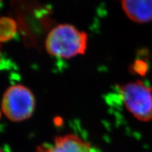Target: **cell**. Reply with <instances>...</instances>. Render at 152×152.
Here are the masks:
<instances>
[{
    "instance_id": "cell-4",
    "label": "cell",
    "mask_w": 152,
    "mask_h": 152,
    "mask_svg": "<svg viewBox=\"0 0 152 152\" xmlns=\"http://www.w3.org/2000/svg\"><path fill=\"white\" fill-rule=\"evenodd\" d=\"M35 152H93L92 146L78 136L68 134L55 137L52 143L39 145Z\"/></svg>"
},
{
    "instance_id": "cell-3",
    "label": "cell",
    "mask_w": 152,
    "mask_h": 152,
    "mask_svg": "<svg viewBox=\"0 0 152 152\" xmlns=\"http://www.w3.org/2000/svg\"><path fill=\"white\" fill-rule=\"evenodd\" d=\"M121 96L126 109L144 122L152 120V89L142 81L127 83L121 87Z\"/></svg>"
},
{
    "instance_id": "cell-2",
    "label": "cell",
    "mask_w": 152,
    "mask_h": 152,
    "mask_svg": "<svg viewBox=\"0 0 152 152\" xmlns=\"http://www.w3.org/2000/svg\"><path fill=\"white\" fill-rule=\"evenodd\" d=\"M35 99L28 87L15 85L7 89L1 101V110L5 116L13 122L26 121L33 115Z\"/></svg>"
},
{
    "instance_id": "cell-5",
    "label": "cell",
    "mask_w": 152,
    "mask_h": 152,
    "mask_svg": "<svg viewBox=\"0 0 152 152\" xmlns=\"http://www.w3.org/2000/svg\"><path fill=\"white\" fill-rule=\"evenodd\" d=\"M122 7L132 21L144 23L152 20V0H122Z\"/></svg>"
},
{
    "instance_id": "cell-7",
    "label": "cell",
    "mask_w": 152,
    "mask_h": 152,
    "mask_svg": "<svg viewBox=\"0 0 152 152\" xmlns=\"http://www.w3.org/2000/svg\"><path fill=\"white\" fill-rule=\"evenodd\" d=\"M0 152H3V151L1 149H0Z\"/></svg>"
},
{
    "instance_id": "cell-8",
    "label": "cell",
    "mask_w": 152,
    "mask_h": 152,
    "mask_svg": "<svg viewBox=\"0 0 152 152\" xmlns=\"http://www.w3.org/2000/svg\"><path fill=\"white\" fill-rule=\"evenodd\" d=\"M1 1V0H0V1Z\"/></svg>"
},
{
    "instance_id": "cell-1",
    "label": "cell",
    "mask_w": 152,
    "mask_h": 152,
    "mask_svg": "<svg viewBox=\"0 0 152 152\" xmlns=\"http://www.w3.org/2000/svg\"><path fill=\"white\" fill-rule=\"evenodd\" d=\"M87 46V34L69 24L58 25L52 28L45 41L49 54L65 58L84 54Z\"/></svg>"
},
{
    "instance_id": "cell-6",
    "label": "cell",
    "mask_w": 152,
    "mask_h": 152,
    "mask_svg": "<svg viewBox=\"0 0 152 152\" xmlns=\"http://www.w3.org/2000/svg\"><path fill=\"white\" fill-rule=\"evenodd\" d=\"M17 29L18 25L12 18H0V42H4L13 39L16 35Z\"/></svg>"
}]
</instances>
